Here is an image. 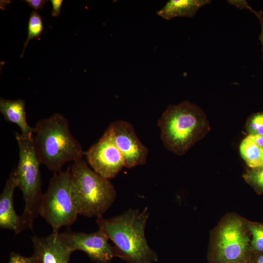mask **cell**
<instances>
[{
    "label": "cell",
    "instance_id": "obj_1",
    "mask_svg": "<svg viewBox=\"0 0 263 263\" xmlns=\"http://www.w3.org/2000/svg\"><path fill=\"white\" fill-rule=\"evenodd\" d=\"M149 212L130 209L111 218H97L96 223L114 244L115 257L127 263H152L157 254L150 247L145 235Z\"/></svg>",
    "mask_w": 263,
    "mask_h": 263
},
{
    "label": "cell",
    "instance_id": "obj_2",
    "mask_svg": "<svg viewBox=\"0 0 263 263\" xmlns=\"http://www.w3.org/2000/svg\"><path fill=\"white\" fill-rule=\"evenodd\" d=\"M33 139L40 163L54 173L61 171L67 162L81 159L84 155L81 145L71 133L67 119L59 113L38 121Z\"/></svg>",
    "mask_w": 263,
    "mask_h": 263
},
{
    "label": "cell",
    "instance_id": "obj_3",
    "mask_svg": "<svg viewBox=\"0 0 263 263\" xmlns=\"http://www.w3.org/2000/svg\"><path fill=\"white\" fill-rule=\"evenodd\" d=\"M157 125L165 147L178 155L185 154L203 137L208 127L202 110L188 100L169 105Z\"/></svg>",
    "mask_w": 263,
    "mask_h": 263
},
{
    "label": "cell",
    "instance_id": "obj_4",
    "mask_svg": "<svg viewBox=\"0 0 263 263\" xmlns=\"http://www.w3.org/2000/svg\"><path fill=\"white\" fill-rule=\"evenodd\" d=\"M70 168L71 195L78 214L102 217L116 198L113 185L82 159L74 162Z\"/></svg>",
    "mask_w": 263,
    "mask_h": 263
},
{
    "label": "cell",
    "instance_id": "obj_5",
    "mask_svg": "<svg viewBox=\"0 0 263 263\" xmlns=\"http://www.w3.org/2000/svg\"><path fill=\"white\" fill-rule=\"evenodd\" d=\"M248 220L235 213L225 214L211 231L209 263H249L252 256Z\"/></svg>",
    "mask_w": 263,
    "mask_h": 263
},
{
    "label": "cell",
    "instance_id": "obj_6",
    "mask_svg": "<svg viewBox=\"0 0 263 263\" xmlns=\"http://www.w3.org/2000/svg\"><path fill=\"white\" fill-rule=\"evenodd\" d=\"M19 150V161L16 168L18 187L24 201V208L20 216L21 231L32 229L39 210L43 194L41 189V164L35 151L32 136L16 132Z\"/></svg>",
    "mask_w": 263,
    "mask_h": 263
},
{
    "label": "cell",
    "instance_id": "obj_7",
    "mask_svg": "<svg viewBox=\"0 0 263 263\" xmlns=\"http://www.w3.org/2000/svg\"><path fill=\"white\" fill-rule=\"evenodd\" d=\"M39 215L52 226L53 233L70 226L76 220L78 213L75 207L71 191V168L54 173L46 192L43 194Z\"/></svg>",
    "mask_w": 263,
    "mask_h": 263
},
{
    "label": "cell",
    "instance_id": "obj_8",
    "mask_svg": "<svg viewBox=\"0 0 263 263\" xmlns=\"http://www.w3.org/2000/svg\"><path fill=\"white\" fill-rule=\"evenodd\" d=\"M84 155L93 169L108 179L116 176L124 167V157L107 130L98 141L84 152Z\"/></svg>",
    "mask_w": 263,
    "mask_h": 263
},
{
    "label": "cell",
    "instance_id": "obj_9",
    "mask_svg": "<svg viewBox=\"0 0 263 263\" xmlns=\"http://www.w3.org/2000/svg\"><path fill=\"white\" fill-rule=\"evenodd\" d=\"M59 235L73 252L82 251L96 263H109L115 257L113 246L109 243V238L101 229L87 233L69 228Z\"/></svg>",
    "mask_w": 263,
    "mask_h": 263
},
{
    "label": "cell",
    "instance_id": "obj_10",
    "mask_svg": "<svg viewBox=\"0 0 263 263\" xmlns=\"http://www.w3.org/2000/svg\"><path fill=\"white\" fill-rule=\"evenodd\" d=\"M106 130L124 157V167L130 169L146 164L149 150L138 138L131 123L117 120Z\"/></svg>",
    "mask_w": 263,
    "mask_h": 263
},
{
    "label": "cell",
    "instance_id": "obj_11",
    "mask_svg": "<svg viewBox=\"0 0 263 263\" xmlns=\"http://www.w3.org/2000/svg\"><path fill=\"white\" fill-rule=\"evenodd\" d=\"M37 263H69L71 249L60 238L59 233L47 237L32 238Z\"/></svg>",
    "mask_w": 263,
    "mask_h": 263
},
{
    "label": "cell",
    "instance_id": "obj_12",
    "mask_svg": "<svg viewBox=\"0 0 263 263\" xmlns=\"http://www.w3.org/2000/svg\"><path fill=\"white\" fill-rule=\"evenodd\" d=\"M18 187L16 168L11 171L0 196V227L12 230L16 234L21 232L20 216L16 212L13 197L15 190Z\"/></svg>",
    "mask_w": 263,
    "mask_h": 263
},
{
    "label": "cell",
    "instance_id": "obj_13",
    "mask_svg": "<svg viewBox=\"0 0 263 263\" xmlns=\"http://www.w3.org/2000/svg\"><path fill=\"white\" fill-rule=\"evenodd\" d=\"M25 102L22 99L8 100L0 99V112L6 121L17 125L21 134L32 136L34 128L30 127L26 120Z\"/></svg>",
    "mask_w": 263,
    "mask_h": 263
},
{
    "label": "cell",
    "instance_id": "obj_14",
    "mask_svg": "<svg viewBox=\"0 0 263 263\" xmlns=\"http://www.w3.org/2000/svg\"><path fill=\"white\" fill-rule=\"evenodd\" d=\"M210 0H170L157 14L169 20L177 17L191 18L198 10L211 2Z\"/></svg>",
    "mask_w": 263,
    "mask_h": 263
},
{
    "label": "cell",
    "instance_id": "obj_15",
    "mask_svg": "<svg viewBox=\"0 0 263 263\" xmlns=\"http://www.w3.org/2000/svg\"><path fill=\"white\" fill-rule=\"evenodd\" d=\"M240 150L242 157L250 168L263 166V148L256 144L249 135L242 142Z\"/></svg>",
    "mask_w": 263,
    "mask_h": 263
},
{
    "label": "cell",
    "instance_id": "obj_16",
    "mask_svg": "<svg viewBox=\"0 0 263 263\" xmlns=\"http://www.w3.org/2000/svg\"><path fill=\"white\" fill-rule=\"evenodd\" d=\"M247 226L252 255L263 253V224L248 220Z\"/></svg>",
    "mask_w": 263,
    "mask_h": 263
},
{
    "label": "cell",
    "instance_id": "obj_17",
    "mask_svg": "<svg viewBox=\"0 0 263 263\" xmlns=\"http://www.w3.org/2000/svg\"><path fill=\"white\" fill-rule=\"evenodd\" d=\"M43 30V24L41 17L36 11H33L30 16L28 23V36L24 43L21 57L23 56L29 42L33 38L39 37Z\"/></svg>",
    "mask_w": 263,
    "mask_h": 263
},
{
    "label": "cell",
    "instance_id": "obj_18",
    "mask_svg": "<svg viewBox=\"0 0 263 263\" xmlns=\"http://www.w3.org/2000/svg\"><path fill=\"white\" fill-rule=\"evenodd\" d=\"M243 177L258 193H263V166L251 169Z\"/></svg>",
    "mask_w": 263,
    "mask_h": 263
},
{
    "label": "cell",
    "instance_id": "obj_19",
    "mask_svg": "<svg viewBox=\"0 0 263 263\" xmlns=\"http://www.w3.org/2000/svg\"><path fill=\"white\" fill-rule=\"evenodd\" d=\"M250 135H263V113L253 116L249 125Z\"/></svg>",
    "mask_w": 263,
    "mask_h": 263
},
{
    "label": "cell",
    "instance_id": "obj_20",
    "mask_svg": "<svg viewBox=\"0 0 263 263\" xmlns=\"http://www.w3.org/2000/svg\"><path fill=\"white\" fill-rule=\"evenodd\" d=\"M8 263H37L34 257L23 256L18 253L12 252Z\"/></svg>",
    "mask_w": 263,
    "mask_h": 263
},
{
    "label": "cell",
    "instance_id": "obj_21",
    "mask_svg": "<svg viewBox=\"0 0 263 263\" xmlns=\"http://www.w3.org/2000/svg\"><path fill=\"white\" fill-rule=\"evenodd\" d=\"M247 9L249 10L252 13H253L260 20V24L261 25V33L260 35L259 36V39L263 45V12L262 11H255L250 6H248Z\"/></svg>",
    "mask_w": 263,
    "mask_h": 263
},
{
    "label": "cell",
    "instance_id": "obj_22",
    "mask_svg": "<svg viewBox=\"0 0 263 263\" xmlns=\"http://www.w3.org/2000/svg\"><path fill=\"white\" fill-rule=\"evenodd\" d=\"M51 2L52 4L53 7L52 16L54 17H57L60 13L61 7L63 3V0H51Z\"/></svg>",
    "mask_w": 263,
    "mask_h": 263
},
{
    "label": "cell",
    "instance_id": "obj_23",
    "mask_svg": "<svg viewBox=\"0 0 263 263\" xmlns=\"http://www.w3.org/2000/svg\"><path fill=\"white\" fill-rule=\"evenodd\" d=\"M28 5L36 10L42 9L47 1L44 0H26Z\"/></svg>",
    "mask_w": 263,
    "mask_h": 263
},
{
    "label": "cell",
    "instance_id": "obj_24",
    "mask_svg": "<svg viewBox=\"0 0 263 263\" xmlns=\"http://www.w3.org/2000/svg\"><path fill=\"white\" fill-rule=\"evenodd\" d=\"M228 2L238 8L243 9H247L249 6L246 0H228Z\"/></svg>",
    "mask_w": 263,
    "mask_h": 263
},
{
    "label": "cell",
    "instance_id": "obj_25",
    "mask_svg": "<svg viewBox=\"0 0 263 263\" xmlns=\"http://www.w3.org/2000/svg\"><path fill=\"white\" fill-rule=\"evenodd\" d=\"M249 136L256 144L263 148V135L255 134Z\"/></svg>",
    "mask_w": 263,
    "mask_h": 263
},
{
    "label": "cell",
    "instance_id": "obj_26",
    "mask_svg": "<svg viewBox=\"0 0 263 263\" xmlns=\"http://www.w3.org/2000/svg\"><path fill=\"white\" fill-rule=\"evenodd\" d=\"M250 263H263V253L252 255Z\"/></svg>",
    "mask_w": 263,
    "mask_h": 263
},
{
    "label": "cell",
    "instance_id": "obj_27",
    "mask_svg": "<svg viewBox=\"0 0 263 263\" xmlns=\"http://www.w3.org/2000/svg\"><path fill=\"white\" fill-rule=\"evenodd\" d=\"M239 263V262H229V263Z\"/></svg>",
    "mask_w": 263,
    "mask_h": 263
}]
</instances>
